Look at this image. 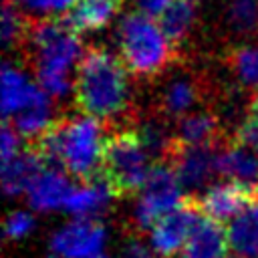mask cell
<instances>
[{
    "mask_svg": "<svg viewBox=\"0 0 258 258\" xmlns=\"http://www.w3.org/2000/svg\"><path fill=\"white\" fill-rule=\"evenodd\" d=\"M218 145H179L173 143L165 161L175 169L179 181L185 187H202L210 181L212 173H216V157L214 151Z\"/></svg>",
    "mask_w": 258,
    "mask_h": 258,
    "instance_id": "obj_11",
    "label": "cell"
},
{
    "mask_svg": "<svg viewBox=\"0 0 258 258\" xmlns=\"http://www.w3.org/2000/svg\"><path fill=\"white\" fill-rule=\"evenodd\" d=\"M44 91L34 83L18 64L4 62L2 67V111L4 119H10L32 101H36Z\"/></svg>",
    "mask_w": 258,
    "mask_h": 258,
    "instance_id": "obj_13",
    "label": "cell"
},
{
    "mask_svg": "<svg viewBox=\"0 0 258 258\" xmlns=\"http://www.w3.org/2000/svg\"><path fill=\"white\" fill-rule=\"evenodd\" d=\"M44 165L46 163L42 161V157L30 145H26L16 157L6 161L2 167L4 191L8 196H16L20 191H26L28 185L32 183V179L44 169Z\"/></svg>",
    "mask_w": 258,
    "mask_h": 258,
    "instance_id": "obj_20",
    "label": "cell"
},
{
    "mask_svg": "<svg viewBox=\"0 0 258 258\" xmlns=\"http://www.w3.org/2000/svg\"><path fill=\"white\" fill-rule=\"evenodd\" d=\"M183 183L175 169L167 161H155L145 185L139 191V200L133 210V222L139 230H151L153 224L175 210L183 202Z\"/></svg>",
    "mask_w": 258,
    "mask_h": 258,
    "instance_id": "obj_6",
    "label": "cell"
},
{
    "mask_svg": "<svg viewBox=\"0 0 258 258\" xmlns=\"http://www.w3.org/2000/svg\"><path fill=\"white\" fill-rule=\"evenodd\" d=\"M222 20L236 36H258V0H222Z\"/></svg>",
    "mask_w": 258,
    "mask_h": 258,
    "instance_id": "obj_21",
    "label": "cell"
},
{
    "mask_svg": "<svg viewBox=\"0 0 258 258\" xmlns=\"http://www.w3.org/2000/svg\"><path fill=\"white\" fill-rule=\"evenodd\" d=\"M151 159L141 133L133 127H121L105 141L99 175L107 181L115 198L133 196L145 185L153 167Z\"/></svg>",
    "mask_w": 258,
    "mask_h": 258,
    "instance_id": "obj_5",
    "label": "cell"
},
{
    "mask_svg": "<svg viewBox=\"0 0 258 258\" xmlns=\"http://www.w3.org/2000/svg\"><path fill=\"white\" fill-rule=\"evenodd\" d=\"M22 48L34 69L36 83L46 95L60 99L75 91L77 67L85 52L81 36L71 26L67 16L32 20Z\"/></svg>",
    "mask_w": 258,
    "mask_h": 258,
    "instance_id": "obj_1",
    "label": "cell"
},
{
    "mask_svg": "<svg viewBox=\"0 0 258 258\" xmlns=\"http://www.w3.org/2000/svg\"><path fill=\"white\" fill-rule=\"evenodd\" d=\"M73 185L64 177L62 171L56 167H44L28 185V202L34 210L46 212V210H56L64 208L69 196L73 194Z\"/></svg>",
    "mask_w": 258,
    "mask_h": 258,
    "instance_id": "obj_15",
    "label": "cell"
},
{
    "mask_svg": "<svg viewBox=\"0 0 258 258\" xmlns=\"http://www.w3.org/2000/svg\"><path fill=\"white\" fill-rule=\"evenodd\" d=\"M119 58L129 75L153 79L171 69L177 60L175 46L169 42L159 22L139 10L125 14L117 24Z\"/></svg>",
    "mask_w": 258,
    "mask_h": 258,
    "instance_id": "obj_4",
    "label": "cell"
},
{
    "mask_svg": "<svg viewBox=\"0 0 258 258\" xmlns=\"http://www.w3.org/2000/svg\"><path fill=\"white\" fill-rule=\"evenodd\" d=\"M93 258H107V256H103V254H99V256H93Z\"/></svg>",
    "mask_w": 258,
    "mask_h": 258,
    "instance_id": "obj_33",
    "label": "cell"
},
{
    "mask_svg": "<svg viewBox=\"0 0 258 258\" xmlns=\"http://www.w3.org/2000/svg\"><path fill=\"white\" fill-rule=\"evenodd\" d=\"M135 2H137V10L139 12H143V14H147V16L157 20L169 8V4L173 0H135Z\"/></svg>",
    "mask_w": 258,
    "mask_h": 258,
    "instance_id": "obj_29",
    "label": "cell"
},
{
    "mask_svg": "<svg viewBox=\"0 0 258 258\" xmlns=\"http://www.w3.org/2000/svg\"><path fill=\"white\" fill-rule=\"evenodd\" d=\"M30 24H32V20L26 18L22 8H18L10 0H4V6H2V40H4L6 48L22 46L26 36H28Z\"/></svg>",
    "mask_w": 258,
    "mask_h": 258,
    "instance_id": "obj_25",
    "label": "cell"
},
{
    "mask_svg": "<svg viewBox=\"0 0 258 258\" xmlns=\"http://www.w3.org/2000/svg\"><path fill=\"white\" fill-rule=\"evenodd\" d=\"M105 228L97 218H77L54 232L50 252L56 258H93L101 254Z\"/></svg>",
    "mask_w": 258,
    "mask_h": 258,
    "instance_id": "obj_9",
    "label": "cell"
},
{
    "mask_svg": "<svg viewBox=\"0 0 258 258\" xmlns=\"http://www.w3.org/2000/svg\"><path fill=\"white\" fill-rule=\"evenodd\" d=\"M204 216L224 224L234 222L240 214L258 204V185L242 183L236 179H226L210 185L198 200Z\"/></svg>",
    "mask_w": 258,
    "mask_h": 258,
    "instance_id": "obj_8",
    "label": "cell"
},
{
    "mask_svg": "<svg viewBox=\"0 0 258 258\" xmlns=\"http://www.w3.org/2000/svg\"><path fill=\"white\" fill-rule=\"evenodd\" d=\"M77 0H50V14H69Z\"/></svg>",
    "mask_w": 258,
    "mask_h": 258,
    "instance_id": "obj_32",
    "label": "cell"
},
{
    "mask_svg": "<svg viewBox=\"0 0 258 258\" xmlns=\"http://www.w3.org/2000/svg\"><path fill=\"white\" fill-rule=\"evenodd\" d=\"M28 12H50V0H10Z\"/></svg>",
    "mask_w": 258,
    "mask_h": 258,
    "instance_id": "obj_31",
    "label": "cell"
},
{
    "mask_svg": "<svg viewBox=\"0 0 258 258\" xmlns=\"http://www.w3.org/2000/svg\"><path fill=\"white\" fill-rule=\"evenodd\" d=\"M105 129L99 119L85 113L56 119L54 125L30 145L46 165H60L81 181L93 179L103 163Z\"/></svg>",
    "mask_w": 258,
    "mask_h": 258,
    "instance_id": "obj_3",
    "label": "cell"
},
{
    "mask_svg": "<svg viewBox=\"0 0 258 258\" xmlns=\"http://www.w3.org/2000/svg\"><path fill=\"white\" fill-rule=\"evenodd\" d=\"M52 97L42 93L36 101H32L28 107H24L22 111H18L16 115H12L10 119H6L22 139H26V143L36 141L38 137H42L52 125H54V115H52Z\"/></svg>",
    "mask_w": 258,
    "mask_h": 258,
    "instance_id": "obj_17",
    "label": "cell"
},
{
    "mask_svg": "<svg viewBox=\"0 0 258 258\" xmlns=\"http://www.w3.org/2000/svg\"><path fill=\"white\" fill-rule=\"evenodd\" d=\"M228 232L232 246L240 254L248 258H258V204L240 214L230 224Z\"/></svg>",
    "mask_w": 258,
    "mask_h": 258,
    "instance_id": "obj_23",
    "label": "cell"
},
{
    "mask_svg": "<svg viewBox=\"0 0 258 258\" xmlns=\"http://www.w3.org/2000/svg\"><path fill=\"white\" fill-rule=\"evenodd\" d=\"M187 2H194V4H196V2H198V0H187Z\"/></svg>",
    "mask_w": 258,
    "mask_h": 258,
    "instance_id": "obj_34",
    "label": "cell"
},
{
    "mask_svg": "<svg viewBox=\"0 0 258 258\" xmlns=\"http://www.w3.org/2000/svg\"><path fill=\"white\" fill-rule=\"evenodd\" d=\"M113 191L109 189L107 181L97 173L93 179L83 181L79 187L73 189V194L67 200L64 210L69 214H75L77 218H97L103 214L113 200Z\"/></svg>",
    "mask_w": 258,
    "mask_h": 258,
    "instance_id": "obj_16",
    "label": "cell"
},
{
    "mask_svg": "<svg viewBox=\"0 0 258 258\" xmlns=\"http://www.w3.org/2000/svg\"><path fill=\"white\" fill-rule=\"evenodd\" d=\"M73 95L81 113L105 123L121 119L131 107L129 71L107 48L91 46L77 67Z\"/></svg>",
    "mask_w": 258,
    "mask_h": 258,
    "instance_id": "obj_2",
    "label": "cell"
},
{
    "mask_svg": "<svg viewBox=\"0 0 258 258\" xmlns=\"http://www.w3.org/2000/svg\"><path fill=\"white\" fill-rule=\"evenodd\" d=\"M123 258H151V254L141 242L129 240L125 244V248H123Z\"/></svg>",
    "mask_w": 258,
    "mask_h": 258,
    "instance_id": "obj_30",
    "label": "cell"
},
{
    "mask_svg": "<svg viewBox=\"0 0 258 258\" xmlns=\"http://www.w3.org/2000/svg\"><path fill=\"white\" fill-rule=\"evenodd\" d=\"M228 67L234 73V77L248 89L258 91V44L254 42H242L236 44L228 56Z\"/></svg>",
    "mask_w": 258,
    "mask_h": 258,
    "instance_id": "obj_24",
    "label": "cell"
},
{
    "mask_svg": "<svg viewBox=\"0 0 258 258\" xmlns=\"http://www.w3.org/2000/svg\"><path fill=\"white\" fill-rule=\"evenodd\" d=\"M204 89H206L204 81L191 73L179 71L171 75L161 87V93L157 99V113L167 121L171 119L177 121L187 113H191V109L198 111V107L206 97Z\"/></svg>",
    "mask_w": 258,
    "mask_h": 258,
    "instance_id": "obj_10",
    "label": "cell"
},
{
    "mask_svg": "<svg viewBox=\"0 0 258 258\" xmlns=\"http://www.w3.org/2000/svg\"><path fill=\"white\" fill-rule=\"evenodd\" d=\"M222 139V123L210 109H198L177 119L173 143L179 145H218Z\"/></svg>",
    "mask_w": 258,
    "mask_h": 258,
    "instance_id": "obj_14",
    "label": "cell"
},
{
    "mask_svg": "<svg viewBox=\"0 0 258 258\" xmlns=\"http://www.w3.org/2000/svg\"><path fill=\"white\" fill-rule=\"evenodd\" d=\"M34 228V218L26 212H12L8 218H6V224H4V234L12 240H18L22 236H26L30 230Z\"/></svg>",
    "mask_w": 258,
    "mask_h": 258,
    "instance_id": "obj_27",
    "label": "cell"
},
{
    "mask_svg": "<svg viewBox=\"0 0 258 258\" xmlns=\"http://www.w3.org/2000/svg\"><path fill=\"white\" fill-rule=\"evenodd\" d=\"M121 4L123 0H77L67 14V20L79 34L97 32L115 18Z\"/></svg>",
    "mask_w": 258,
    "mask_h": 258,
    "instance_id": "obj_19",
    "label": "cell"
},
{
    "mask_svg": "<svg viewBox=\"0 0 258 258\" xmlns=\"http://www.w3.org/2000/svg\"><path fill=\"white\" fill-rule=\"evenodd\" d=\"M202 210L198 204V198H189L185 196L183 202L167 212L165 216H161L153 228H151V246L153 252L161 258H173L181 252V248L185 246L187 238L191 236L194 228L198 226L200 218H202Z\"/></svg>",
    "mask_w": 258,
    "mask_h": 258,
    "instance_id": "obj_7",
    "label": "cell"
},
{
    "mask_svg": "<svg viewBox=\"0 0 258 258\" xmlns=\"http://www.w3.org/2000/svg\"><path fill=\"white\" fill-rule=\"evenodd\" d=\"M230 246V232L224 224L202 216L177 258H226Z\"/></svg>",
    "mask_w": 258,
    "mask_h": 258,
    "instance_id": "obj_12",
    "label": "cell"
},
{
    "mask_svg": "<svg viewBox=\"0 0 258 258\" xmlns=\"http://www.w3.org/2000/svg\"><path fill=\"white\" fill-rule=\"evenodd\" d=\"M161 30L165 32V36L169 38V42L173 46H177L179 42H183L196 22V6L194 2L187 0H173L169 4V8L157 18Z\"/></svg>",
    "mask_w": 258,
    "mask_h": 258,
    "instance_id": "obj_22",
    "label": "cell"
},
{
    "mask_svg": "<svg viewBox=\"0 0 258 258\" xmlns=\"http://www.w3.org/2000/svg\"><path fill=\"white\" fill-rule=\"evenodd\" d=\"M232 141L258 153V91L250 97Z\"/></svg>",
    "mask_w": 258,
    "mask_h": 258,
    "instance_id": "obj_26",
    "label": "cell"
},
{
    "mask_svg": "<svg viewBox=\"0 0 258 258\" xmlns=\"http://www.w3.org/2000/svg\"><path fill=\"white\" fill-rule=\"evenodd\" d=\"M20 135L18 131L8 123L4 121V127H2V161H10L12 157H16L20 153Z\"/></svg>",
    "mask_w": 258,
    "mask_h": 258,
    "instance_id": "obj_28",
    "label": "cell"
},
{
    "mask_svg": "<svg viewBox=\"0 0 258 258\" xmlns=\"http://www.w3.org/2000/svg\"><path fill=\"white\" fill-rule=\"evenodd\" d=\"M216 169L228 179L258 185V153L234 141L224 145L222 151L218 153Z\"/></svg>",
    "mask_w": 258,
    "mask_h": 258,
    "instance_id": "obj_18",
    "label": "cell"
}]
</instances>
